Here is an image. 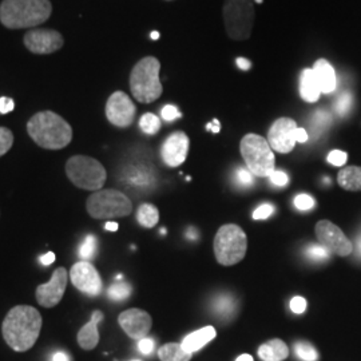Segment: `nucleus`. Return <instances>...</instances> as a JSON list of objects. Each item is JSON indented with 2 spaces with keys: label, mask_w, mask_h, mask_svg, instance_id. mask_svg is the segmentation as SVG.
<instances>
[{
  "label": "nucleus",
  "mask_w": 361,
  "mask_h": 361,
  "mask_svg": "<svg viewBox=\"0 0 361 361\" xmlns=\"http://www.w3.org/2000/svg\"><path fill=\"white\" fill-rule=\"evenodd\" d=\"M256 1H257V3H258V4H261V3H263V1H264V0H256Z\"/></svg>",
  "instance_id": "5fc2aeb1"
},
{
  "label": "nucleus",
  "mask_w": 361,
  "mask_h": 361,
  "mask_svg": "<svg viewBox=\"0 0 361 361\" xmlns=\"http://www.w3.org/2000/svg\"><path fill=\"white\" fill-rule=\"evenodd\" d=\"M161 63L157 58L141 59L130 74V90L141 103H152L162 96L164 87L159 80Z\"/></svg>",
  "instance_id": "20e7f679"
},
{
  "label": "nucleus",
  "mask_w": 361,
  "mask_h": 361,
  "mask_svg": "<svg viewBox=\"0 0 361 361\" xmlns=\"http://www.w3.org/2000/svg\"><path fill=\"white\" fill-rule=\"evenodd\" d=\"M69 281V272L66 267L60 266L54 270L50 281L37 288V301L44 308L57 306L66 292Z\"/></svg>",
  "instance_id": "4468645a"
},
{
  "label": "nucleus",
  "mask_w": 361,
  "mask_h": 361,
  "mask_svg": "<svg viewBox=\"0 0 361 361\" xmlns=\"http://www.w3.org/2000/svg\"><path fill=\"white\" fill-rule=\"evenodd\" d=\"M137 221L143 228H152L159 221V211L152 204H142L137 211Z\"/></svg>",
  "instance_id": "393cba45"
},
{
  "label": "nucleus",
  "mask_w": 361,
  "mask_h": 361,
  "mask_svg": "<svg viewBox=\"0 0 361 361\" xmlns=\"http://www.w3.org/2000/svg\"><path fill=\"white\" fill-rule=\"evenodd\" d=\"M296 355L299 359L304 361H316L319 359V353L315 349L313 345H310L309 342H297L294 346Z\"/></svg>",
  "instance_id": "c756f323"
},
{
  "label": "nucleus",
  "mask_w": 361,
  "mask_h": 361,
  "mask_svg": "<svg viewBox=\"0 0 361 361\" xmlns=\"http://www.w3.org/2000/svg\"><path fill=\"white\" fill-rule=\"evenodd\" d=\"M31 139L47 150H60L73 139V129L67 121L54 112H40L31 116L27 123Z\"/></svg>",
  "instance_id": "f03ea898"
},
{
  "label": "nucleus",
  "mask_w": 361,
  "mask_h": 361,
  "mask_svg": "<svg viewBox=\"0 0 361 361\" xmlns=\"http://www.w3.org/2000/svg\"><path fill=\"white\" fill-rule=\"evenodd\" d=\"M158 358L161 361H189L191 353L186 352L181 344L168 342L159 348Z\"/></svg>",
  "instance_id": "b1692460"
},
{
  "label": "nucleus",
  "mask_w": 361,
  "mask_h": 361,
  "mask_svg": "<svg viewBox=\"0 0 361 361\" xmlns=\"http://www.w3.org/2000/svg\"><path fill=\"white\" fill-rule=\"evenodd\" d=\"M66 174L71 184L83 191H102L107 173L96 158L87 155H74L66 164Z\"/></svg>",
  "instance_id": "0eeeda50"
},
{
  "label": "nucleus",
  "mask_w": 361,
  "mask_h": 361,
  "mask_svg": "<svg viewBox=\"0 0 361 361\" xmlns=\"http://www.w3.org/2000/svg\"><path fill=\"white\" fill-rule=\"evenodd\" d=\"M96 245H98V241H96L94 236H87L82 245L79 247V257L83 258V261H90L91 258H94V256L96 254Z\"/></svg>",
  "instance_id": "c85d7f7f"
},
{
  "label": "nucleus",
  "mask_w": 361,
  "mask_h": 361,
  "mask_svg": "<svg viewBox=\"0 0 361 361\" xmlns=\"http://www.w3.org/2000/svg\"><path fill=\"white\" fill-rule=\"evenodd\" d=\"M161 116H162L165 121L171 122V121H175V119L181 118L182 114L178 112V109H177L175 106H173V105H166V106L161 110Z\"/></svg>",
  "instance_id": "58836bf2"
},
{
  "label": "nucleus",
  "mask_w": 361,
  "mask_h": 361,
  "mask_svg": "<svg viewBox=\"0 0 361 361\" xmlns=\"http://www.w3.org/2000/svg\"><path fill=\"white\" fill-rule=\"evenodd\" d=\"M294 206L299 210H310L315 208V200L308 194H299L294 198Z\"/></svg>",
  "instance_id": "72a5a7b5"
},
{
  "label": "nucleus",
  "mask_w": 361,
  "mask_h": 361,
  "mask_svg": "<svg viewBox=\"0 0 361 361\" xmlns=\"http://www.w3.org/2000/svg\"><path fill=\"white\" fill-rule=\"evenodd\" d=\"M53 361H70V358L64 352H57L53 356Z\"/></svg>",
  "instance_id": "de8ad7c7"
},
{
  "label": "nucleus",
  "mask_w": 361,
  "mask_h": 361,
  "mask_svg": "<svg viewBox=\"0 0 361 361\" xmlns=\"http://www.w3.org/2000/svg\"><path fill=\"white\" fill-rule=\"evenodd\" d=\"M270 182L274 185V186H286L288 182H289V177L286 175V173L281 170H274L270 175Z\"/></svg>",
  "instance_id": "4c0bfd02"
},
{
  "label": "nucleus",
  "mask_w": 361,
  "mask_h": 361,
  "mask_svg": "<svg viewBox=\"0 0 361 361\" xmlns=\"http://www.w3.org/2000/svg\"><path fill=\"white\" fill-rule=\"evenodd\" d=\"M217 336V331L214 326H205L201 328L195 332H191V335H188L184 342H181L182 348L189 352V353H194L198 352L200 349H202L208 342H211L214 337Z\"/></svg>",
  "instance_id": "aec40b11"
},
{
  "label": "nucleus",
  "mask_w": 361,
  "mask_h": 361,
  "mask_svg": "<svg viewBox=\"0 0 361 361\" xmlns=\"http://www.w3.org/2000/svg\"><path fill=\"white\" fill-rule=\"evenodd\" d=\"M105 229L109 230V231H116V230H118V224L113 222V221H109V222H106Z\"/></svg>",
  "instance_id": "09e8293b"
},
{
  "label": "nucleus",
  "mask_w": 361,
  "mask_h": 361,
  "mask_svg": "<svg viewBox=\"0 0 361 361\" xmlns=\"http://www.w3.org/2000/svg\"><path fill=\"white\" fill-rule=\"evenodd\" d=\"M240 152L247 170L256 177H269L276 170V158L267 139L257 134H247L240 143Z\"/></svg>",
  "instance_id": "423d86ee"
},
{
  "label": "nucleus",
  "mask_w": 361,
  "mask_h": 361,
  "mask_svg": "<svg viewBox=\"0 0 361 361\" xmlns=\"http://www.w3.org/2000/svg\"><path fill=\"white\" fill-rule=\"evenodd\" d=\"M300 96L308 103H315L322 96L320 86L312 69H305L300 76Z\"/></svg>",
  "instance_id": "412c9836"
},
{
  "label": "nucleus",
  "mask_w": 361,
  "mask_h": 361,
  "mask_svg": "<svg viewBox=\"0 0 361 361\" xmlns=\"http://www.w3.org/2000/svg\"><path fill=\"white\" fill-rule=\"evenodd\" d=\"M189 146H191L189 137L184 132H175L171 134L166 138V141L161 148L162 161L170 168L181 166L186 161Z\"/></svg>",
  "instance_id": "f3484780"
},
{
  "label": "nucleus",
  "mask_w": 361,
  "mask_h": 361,
  "mask_svg": "<svg viewBox=\"0 0 361 361\" xmlns=\"http://www.w3.org/2000/svg\"><path fill=\"white\" fill-rule=\"evenodd\" d=\"M23 40L30 53L39 55L53 54L64 44V39L55 30H31Z\"/></svg>",
  "instance_id": "2eb2a0df"
},
{
  "label": "nucleus",
  "mask_w": 361,
  "mask_h": 361,
  "mask_svg": "<svg viewBox=\"0 0 361 361\" xmlns=\"http://www.w3.org/2000/svg\"><path fill=\"white\" fill-rule=\"evenodd\" d=\"M297 123L290 118H279L267 132V142L274 152L288 154L296 145Z\"/></svg>",
  "instance_id": "9b49d317"
},
{
  "label": "nucleus",
  "mask_w": 361,
  "mask_h": 361,
  "mask_svg": "<svg viewBox=\"0 0 361 361\" xmlns=\"http://www.w3.org/2000/svg\"><path fill=\"white\" fill-rule=\"evenodd\" d=\"M139 127L143 133L154 135L161 130V119L152 113H146L139 119Z\"/></svg>",
  "instance_id": "cd10ccee"
},
{
  "label": "nucleus",
  "mask_w": 361,
  "mask_h": 361,
  "mask_svg": "<svg viewBox=\"0 0 361 361\" xmlns=\"http://www.w3.org/2000/svg\"><path fill=\"white\" fill-rule=\"evenodd\" d=\"M222 15L229 38L233 40L250 38L256 17L252 0H225Z\"/></svg>",
  "instance_id": "1a4fd4ad"
},
{
  "label": "nucleus",
  "mask_w": 361,
  "mask_h": 361,
  "mask_svg": "<svg viewBox=\"0 0 361 361\" xmlns=\"http://www.w3.org/2000/svg\"><path fill=\"white\" fill-rule=\"evenodd\" d=\"M348 155L342 150H333L328 154V162L333 166H344L346 164Z\"/></svg>",
  "instance_id": "f704fd0d"
},
{
  "label": "nucleus",
  "mask_w": 361,
  "mask_h": 361,
  "mask_svg": "<svg viewBox=\"0 0 361 361\" xmlns=\"http://www.w3.org/2000/svg\"><path fill=\"white\" fill-rule=\"evenodd\" d=\"M337 182L344 191H361V168L346 166L339 171Z\"/></svg>",
  "instance_id": "5701e85b"
},
{
  "label": "nucleus",
  "mask_w": 361,
  "mask_h": 361,
  "mask_svg": "<svg viewBox=\"0 0 361 361\" xmlns=\"http://www.w3.org/2000/svg\"><path fill=\"white\" fill-rule=\"evenodd\" d=\"M206 130H209V132H213V133H220V130H221V125H220V121L218 119H213L210 123L206 125Z\"/></svg>",
  "instance_id": "c03bdc74"
},
{
  "label": "nucleus",
  "mask_w": 361,
  "mask_h": 361,
  "mask_svg": "<svg viewBox=\"0 0 361 361\" xmlns=\"http://www.w3.org/2000/svg\"><path fill=\"white\" fill-rule=\"evenodd\" d=\"M313 73L320 86L322 94H331L336 89V73L326 59H319L313 66Z\"/></svg>",
  "instance_id": "6ab92c4d"
},
{
  "label": "nucleus",
  "mask_w": 361,
  "mask_h": 361,
  "mask_svg": "<svg viewBox=\"0 0 361 361\" xmlns=\"http://www.w3.org/2000/svg\"><path fill=\"white\" fill-rule=\"evenodd\" d=\"M50 0H3L0 4V21L11 30L31 28L51 17Z\"/></svg>",
  "instance_id": "7ed1b4c3"
},
{
  "label": "nucleus",
  "mask_w": 361,
  "mask_h": 361,
  "mask_svg": "<svg viewBox=\"0 0 361 361\" xmlns=\"http://www.w3.org/2000/svg\"><path fill=\"white\" fill-rule=\"evenodd\" d=\"M150 38L152 40H157V39H159V33L158 31H152V35H150Z\"/></svg>",
  "instance_id": "603ef678"
},
{
  "label": "nucleus",
  "mask_w": 361,
  "mask_h": 361,
  "mask_svg": "<svg viewBox=\"0 0 361 361\" xmlns=\"http://www.w3.org/2000/svg\"><path fill=\"white\" fill-rule=\"evenodd\" d=\"M236 361H253V358H252L250 355H247V353H244V355H241Z\"/></svg>",
  "instance_id": "8fccbe9b"
},
{
  "label": "nucleus",
  "mask_w": 361,
  "mask_h": 361,
  "mask_svg": "<svg viewBox=\"0 0 361 361\" xmlns=\"http://www.w3.org/2000/svg\"><path fill=\"white\" fill-rule=\"evenodd\" d=\"M102 320H103V313L100 310H94L90 322L80 328L76 339H78V344L82 349L91 351L98 345V342H99L98 325Z\"/></svg>",
  "instance_id": "a211bd4d"
},
{
  "label": "nucleus",
  "mask_w": 361,
  "mask_h": 361,
  "mask_svg": "<svg viewBox=\"0 0 361 361\" xmlns=\"http://www.w3.org/2000/svg\"><path fill=\"white\" fill-rule=\"evenodd\" d=\"M42 323V316L34 306L18 305L7 313L1 325L4 342L17 352H26L38 340Z\"/></svg>",
  "instance_id": "f257e3e1"
},
{
  "label": "nucleus",
  "mask_w": 361,
  "mask_h": 361,
  "mask_svg": "<svg viewBox=\"0 0 361 361\" xmlns=\"http://www.w3.org/2000/svg\"><path fill=\"white\" fill-rule=\"evenodd\" d=\"M138 349L142 355H150L154 349V342L149 337H145V339H141L138 342Z\"/></svg>",
  "instance_id": "79ce46f5"
},
{
  "label": "nucleus",
  "mask_w": 361,
  "mask_h": 361,
  "mask_svg": "<svg viewBox=\"0 0 361 361\" xmlns=\"http://www.w3.org/2000/svg\"><path fill=\"white\" fill-rule=\"evenodd\" d=\"M54 261H55V253H53V252H49L40 257V263L44 266L51 265V264H54Z\"/></svg>",
  "instance_id": "37998d69"
},
{
  "label": "nucleus",
  "mask_w": 361,
  "mask_h": 361,
  "mask_svg": "<svg viewBox=\"0 0 361 361\" xmlns=\"http://www.w3.org/2000/svg\"><path fill=\"white\" fill-rule=\"evenodd\" d=\"M353 105V98L349 94V93H344L342 96L337 98V100L335 102V112L340 116H344L346 114L351 107Z\"/></svg>",
  "instance_id": "2f4dec72"
},
{
  "label": "nucleus",
  "mask_w": 361,
  "mask_h": 361,
  "mask_svg": "<svg viewBox=\"0 0 361 361\" xmlns=\"http://www.w3.org/2000/svg\"><path fill=\"white\" fill-rule=\"evenodd\" d=\"M274 206L273 205H270V204H264V205H261L260 208H257V209L254 210V213H253V218L254 220H266V218H269L273 213H274Z\"/></svg>",
  "instance_id": "e433bc0d"
},
{
  "label": "nucleus",
  "mask_w": 361,
  "mask_h": 361,
  "mask_svg": "<svg viewBox=\"0 0 361 361\" xmlns=\"http://www.w3.org/2000/svg\"><path fill=\"white\" fill-rule=\"evenodd\" d=\"M296 141L300 142V143H305L308 141V133H306L305 129L297 127V130H296Z\"/></svg>",
  "instance_id": "49530a36"
},
{
  "label": "nucleus",
  "mask_w": 361,
  "mask_h": 361,
  "mask_svg": "<svg viewBox=\"0 0 361 361\" xmlns=\"http://www.w3.org/2000/svg\"><path fill=\"white\" fill-rule=\"evenodd\" d=\"M214 309L217 315L228 319L236 313V300L229 294H222L214 301Z\"/></svg>",
  "instance_id": "a878e982"
},
{
  "label": "nucleus",
  "mask_w": 361,
  "mask_h": 361,
  "mask_svg": "<svg viewBox=\"0 0 361 361\" xmlns=\"http://www.w3.org/2000/svg\"><path fill=\"white\" fill-rule=\"evenodd\" d=\"M306 254H308V257L312 258V260L323 261V260L329 258L331 252H329L328 249H325L323 245H312V247H308Z\"/></svg>",
  "instance_id": "473e14b6"
},
{
  "label": "nucleus",
  "mask_w": 361,
  "mask_h": 361,
  "mask_svg": "<svg viewBox=\"0 0 361 361\" xmlns=\"http://www.w3.org/2000/svg\"><path fill=\"white\" fill-rule=\"evenodd\" d=\"M213 247L214 256L221 265H236L241 263L247 254V234L236 224L222 225L214 237Z\"/></svg>",
  "instance_id": "39448f33"
},
{
  "label": "nucleus",
  "mask_w": 361,
  "mask_h": 361,
  "mask_svg": "<svg viewBox=\"0 0 361 361\" xmlns=\"http://www.w3.org/2000/svg\"><path fill=\"white\" fill-rule=\"evenodd\" d=\"M14 107H15V103L11 98H7V96L0 98V114H8L14 110Z\"/></svg>",
  "instance_id": "a19ab883"
},
{
  "label": "nucleus",
  "mask_w": 361,
  "mask_h": 361,
  "mask_svg": "<svg viewBox=\"0 0 361 361\" xmlns=\"http://www.w3.org/2000/svg\"><path fill=\"white\" fill-rule=\"evenodd\" d=\"M316 237L325 249L340 257H346L353 252L352 241L342 233V229L331 221H319L316 224Z\"/></svg>",
  "instance_id": "9d476101"
},
{
  "label": "nucleus",
  "mask_w": 361,
  "mask_h": 361,
  "mask_svg": "<svg viewBox=\"0 0 361 361\" xmlns=\"http://www.w3.org/2000/svg\"><path fill=\"white\" fill-rule=\"evenodd\" d=\"M236 63H237V66H238L241 70H244V71H247V70L250 69V66H252L250 60H247L245 58H237Z\"/></svg>",
  "instance_id": "a18cd8bd"
},
{
  "label": "nucleus",
  "mask_w": 361,
  "mask_h": 361,
  "mask_svg": "<svg viewBox=\"0 0 361 361\" xmlns=\"http://www.w3.org/2000/svg\"><path fill=\"white\" fill-rule=\"evenodd\" d=\"M289 306H290L293 313L301 315V313H304L305 309H306V300H305L304 297H293L290 300Z\"/></svg>",
  "instance_id": "ea45409f"
},
{
  "label": "nucleus",
  "mask_w": 361,
  "mask_h": 361,
  "mask_svg": "<svg viewBox=\"0 0 361 361\" xmlns=\"http://www.w3.org/2000/svg\"><path fill=\"white\" fill-rule=\"evenodd\" d=\"M358 250H359V253L361 254V238L359 240V243H358Z\"/></svg>",
  "instance_id": "864d4df0"
},
{
  "label": "nucleus",
  "mask_w": 361,
  "mask_h": 361,
  "mask_svg": "<svg viewBox=\"0 0 361 361\" xmlns=\"http://www.w3.org/2000/svg\"><path fill=\"white\" fill-rule=\"evenodd\" d=\"M186 234H188V237L191 238V240H193V238H197V231H195V230H194L193 228L188 229Z\"/></svg>",
  "instance_id": "3c124183"
},
{
  "label": "nucleus",
  "mask_w": 361,
  "mask_h": 361,
  "mask_svg": "<svg viewBox=\"0 0 361 361\" xmlns=\"http://www.w3.org/2000/svg\"><path fill=\"white\" fill-rule=\"evenodd\" d=\"M14 145V134L7 127H0V157L10 152Z\"/></svg>",
  "instance_id": "7c9ffc66"
},
{
  "label": "nucleus",
  "mask_w": 361,
  "mask_h": 361,
  "mask_svg": "<svg viewBox=\"0 0 361 361\" xmlns=\"http://www.w3.org/2000/svg\"><path fill=\"white\" fill-rule=\"evenodd\" d=\"M106 116L116 127H129L135 118V105L130 96L123 91H115L106 103Z\"/></svg>",
  "instance_id": "f8f14e48"
},
{
  "label": "nucleus",
  "mask_w": 361,
  "mask_h": 361,
  "mask_svg": "<svg viewBox=\"0 0 361 361\" xmlns=\"http://www.w3.org/2000/svg\"><path fill=\"white\" fill-rule=\"evenodd\" d=\"M236 179L241 186L253 185V174L244 168H238V170L236 173Z\"/></svg>",
  "instance_id": "c9c22d12"
},
{
  "label": "nucleus",
  "mask_w": 361,
  "mask_h": 361,
  "mask_svg": "<svg viewBox=\"0 0 361 361\" xmlns=\"http://www.w3.org/2000/svg\"><path fill=\"white\" fill-rule=\"evenodd\" d=\"M130 294H132V286L123 281L114 283L107 290V296L113 301H123L129 299Z\"/></svg>",
  "instance_id": "bb28decb"
},
{
  "label": "nucleus",
  "mask_w": 361,
  "mask_h": 361,
  "mask_svg": "<svg viewBox=\"0 0 361 361\" xmlns=\"http://www.w3.org/2000/svg\"><path fill=\"white\" fill-rule=\"evenodd\" d=\"M70 279L78 290L87 296H98L102 292L103 283L96 269L89 261H79L71 267Z\"/></svg>",
  "instance_id": "ddd939ff"
},
{
  "label": "nucleus",
  "mask_w": 361,
  "mask_h": 361,
  "mask_svg": "<svg viewBox=\"0 0 361 361\" xmlns=\"http://www.w3.org/2000/svg\"><path fill=\"white\" fill-rule=\"evenodd\" d=\"M118 323L125 333L134 340L145 339L152 326V316L143 309H127L118 317Z\"/></svg>",
  "instance_id": "dca6fc26"
},
{
  "label": "nucleus",
  "mask_w": 361,
  "mask_h": 361,
  "mask_svg": "<svg viewBox=\"0 0 361 361\" xmlns=\"http://www.w3.org/2000/svg\"><path fill=\"white\" fill-rule=\"evenodd\" d=\"M86 209L93 218L106 220L130 215L133 211V204L122 191L105 189L94 191V194L87 198Z\"/></svg>",
  "instance_id": "6e6552de"
},
{
  "label": "nucleus",
  "mask_w": 361,
  "mask_h": 361,
  "mask_svg": "<svg viewBox=\"0 0 361 361\" xmlns=\"http://www.w3.org/2000/svg\"><path fill=\"white\" fill-rule=\"evenodd\" d=\"M133 361H139V360H133Z\"/></svg>",
  "instance_id": "6e6d98bb"
},
{
  "label": "nucleus",
  "mask_w": 361,
  "mask_h": 361,
  "mask_svg": "<svg viewBox=\"0 0 361 361\" xmlns=\"http://www.w3.org/2000/svg\"><path fill=\"white\" fill-rule=\"evenodd\" d=\"M258 356L263 361H283L289 356V348L280 339L264 342L258 348Z\"/></svg>",
  "instance_id": "4be33fe9"
}]
</instances>
